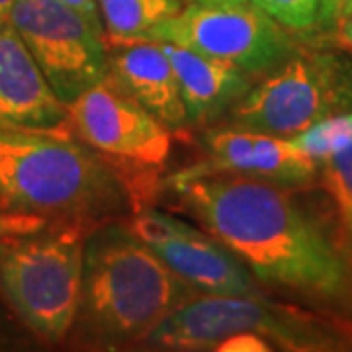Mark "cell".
<instances>
[{
  "instance_id": "1",
  "label": "cell",
  "mask_w": 352,
  "mask_h": 352,
  "mask_svg": "<svg viewBox=\"0 0 352 352\" xmlns=\"http://www.w3.org/2000/svg\"><path fill=\"white\" fill-rule=\"evenodd\" d=\"M170 188L178 208L233 252L254 280L311 302L344 305L351 272L288 190L231 173L173 176Z\"/></svg>"
},
{
  "instance_id": "2",
  "label": "cell",
  "mask_w": 352,
  "mask_h": 352,
  "mask_svg": "<svg viewBox=\"0 0 352 352\" xmlns=\"http://www.w3.org/2000/svg\"><path fill=\"white\" fill-rule=\"evenodd\" d=\"M0 214L96 229L131 219L138 204L126 178L71 131L0 124Z\"/></svg>"
},
{
  "instance_id": "3",
  "label": "cell",
  "mask_w": 352,
  "mask_h": 352,
  "mask_svg": "<svg viewBox=\"0 0 352 352\" xmlns=\"http://www.w3.org/2000/svg\"><path fill=\"white\" fill-rule=\"evenodd\" d=\"M198 296L131 233L127 221H112L87 237L80 300L67 337L88 351L141 344Z\"/></svg>"
},
{
  "instance_id": "4",
  "label": "cell",
  "mask_w": 352,
  "mask_h": 352,
  "mask_svg": "<svg viewBox=\"0 0 352 352\" xmlns=\"http://www.w3.org/2000/svg\"><path fill=\"white\" fill-rule=\"evenodd\" d=\"M252 333L286 351H346L352 337L339 317L270 302L261 294L210 296L184 303L141 344L161 351H210L233 335Z\"/></svg>"
},
{
  "instance_id": "5",
  "label": "cell",
  "mask_w": 352,
  "mask_h": 352,
  "mask_svg": "<svg viewBox=\"0 0 352 352\" xmlns=\"http://www.w3.org/2000/svg\"><path fill=\"white\" fill-rule=\"evenodd\" d=\"M94 229L50 221L0 239V289L41 339L61 342L73 327L85 272V245Z\"/></svg>"
},
{
  "instance_id": "6",
  "label": "cell",
  "mask_w": 352,
  "mask_h": 352,
  "mask_svg": "<svg viewBox=\"0 0 352 352\" xmlns=\"http://www.w3.org/2000/svg\"><path fill=\"white\" fill-rule=\"evenodd\" d=\"M352 112V57L300 45L254 85L223 118L226 124L294 138L329 116Z\"/></svg>"
},
{
  "instance_id": "7",
  "label": "cell",
  "mask_w": 352,
  "mask_h": 352,
  "mask_svg": "<svg viewBox=\"0 0 352 352\" xmlns=\"http://www.w3.org/2000/svg\"><path fill=\"white\" fill-rule=\"evenodd\" d=\"M67 112L71 133L126 178L138 214L143 212L155 190L153 176L170 157L175 133L106 76L67 104Z\"/></svg>"
},
{
  "instance_id": "8",
  "label": "cell",
  "mask_w": 352,
  "mask_h": 352,
  "mask_svg": "<svg viewBox=\"0 0 352 352\" xmlns=\"http://www.w3.org/2000/svg\"><path fill=\"white\" fill-rule=\"evenodd\" d=\"M10 24L65 106L108 73L104 32L61 0H18Z\"/></svg>"
},
{
  "instance_id": "9",
  "label": "cell",
  "mask_w": 352,
  "mask_h": 352,
  "mask_svg": "<svg viewBox=\"0 0 352 352\" xmlns=\"http://www.w3.org/2000/svg\"><path fill=\"white\" fill-rule=\"evenodd\" d=\"M143 41H170L237 65L261 76L300 47V41L252 2L239 6L190 4Z\"/></svg>"
},
{
  "instance_id": "10",
  "label": "cell",
  "mask_w": 352,
  "mask_h": 352,
  "mask_svg": "<svg viewBox=\"0 0 352 352\" xmlns=\"http://www.w3.org/2000/svg\"><path fill=\"white\" fill-rule=\"evenodd\" d=\"M127 227L170 270L200 294H261L252 274L239 258L206 231L153 210H143L133 215Z\"/></svg>"
},
{
  "instance_id": "11",
  "label": "cell",
  "mask_w": 352,
  "mask_h": 352,
  "mask_svg": "<svg viewBox=\"0 0 352 352\" xmlns=\"http://www.w3.org/2000/svg\"><path fill=\"white\" fill-rule=\"evenodd\" d=\"M201 145L208 153V163L196 164L176 176L231 175L261 178L282 188L311 184L321 164L314 161L292 141L264 131L237 126H210L201 133Z\"/></svg>"
},
{
  "instance_id": "12",
  "label": "cell",
  "mask_w": 352,
  "mask_h": 352,
  "mask_svg": "<svg viewBox=\"0 0 352 352\" xmlns=\"http://www.w3.org/2000/svg\"><path fill=\"white\" fill-rule=\"evenodd\" d=\"M106 78L175 135L190 127L175 69L159 41H108Z\"/></svg>"
},
{
  "instance_id": "13",
  "label": "cell",
  "mask_w": 352,
  "mask_h": 352,
  "mask_svg": "<svg viewBox=\"0 0 352 352\" xmlns=\"http://www.w3.org/2000/svg\"><path fill=\"white\" fill-rule=\"evenodd\" d=\"M0 124L71 131L67 106L55 96L10 22L0 28Z\"/></svg>"
},
{
  "instance_id": "14",
  "label": "cell",
  "mask_w": 352,
  "mask_h": 352,
  "mask_svg": "<svg viewBox=\"0 0 352 352\" xmlns=\"http://www.w3.org/2000/svg\"><path fill=\"white\" fill-rule=\"evenodd\" d=\"M175 69L190 127H210L249 92L256 76L237 65L170 41H159Z\"/></svg>"
},
{
  "instance_id": "15",
  "label": "cell",
  "mask_w": 352,
  "mask_h": 352,
  "mask_svg": "<svg viewBox=\"0 0 352 352\" xmlns=\"http://www.w3.org/2000/svg\"><path fill=\"white\" fill-rule=\"evenodd\" d=\"M96 6L110 43L143 41L182 10L180 0H96Z\"/></svg>"
},
{
  "instance_id": "16",
  "label": "cell",
  "mask_w": 352,
  "mask_h": 352,
  "mask_svg": "<svg viewBox=\"0 0 352 352\" xmlns=\"http://www.w3.org/2000/svg\"><path fill=\"white\" fill-rule=\"evenodd\" d=\"M321 182L335 215L333 245L344 261L352 282V145L321 163Z\"/></svg>"
},
{
  "instance_id": "17",
  "label": "cell",
  "mask_w": 352,
  "mask_h": 352,
  "mask_svg": "<svg viewBox=\"0 0 352 352\" xmlns=\"http://www.w3.org/2000/svg\"><path fill=\"white\" fill-rule=\"evenodd\" d=\"M289 139L314 161L325 163L333 155L352 145V112L329 116Z\"/></svg>"
},
{
  "instance_id": "18",
  "label": "cell",
  "mask_w": 352,
  "mask_h": 352,
  "mask_svg": "<svg viewBox=\"0 0 352 352\" xmlns=\"http://www.w3.org/2000/svg\"><path fill=\"white\" fill-rule=\"evenodd\" d=\"M256 8L268 14L289 32H309L317 28L319 0H251Z\"/></svg>"
},
{
  "instance_id": "19",
  "label": "cell",
  "mask_w": 352,
  "mask_h": 352,
  "mask_svg": "<svg viewBox=\"0 0 352 352\" xmlns=\"http://www.w3.org/2000/svg\"><path fill=\"white\" fill-rule=\"evenodd\" d=\"M50 221L39 215L0 214V239L10 237V235H20V233H32Z\"/></svg>"
},
{
  "instance_id": "20",
  "label": "cell",
  "mask_w": 352,
  "mask_h": 352,
  "mask_svg": "<svg viewBox=\"0 0 352 352\" xmlns=\"http://www.w3.org/2000/svg\"><path fill=\"white\" fill-rule=\"evenodd\" d=\"M352 12V0H331L327 10L319 16L317 28L321 30H339L342 20Z\"/></svg>"
},
{
  "instance_id": "21",
  "label": "cell",
  "mask_w": 352,
  "mask_h": 352,
  "mask_svg": "<svg viewBox=\"0 0 352 352\" xmlns=\"http://www.w3.org/2000/svg\"><path fill=\"white\" fill-rule=\"evenodd\" d=\"M61 2L67 4V6H71V8H75V10H78V12L87 18L90 24L96 25L98 30L104 32V25H102V18L100 14H98L96 0H61Z\"/></svg>"
},
{
  "instance_id": "22",
  "label": "cell",
  "mask_w": 352,
  "mask_h": 352,
  "mask_svg": "<svg viewBox=\"0 0 352 352\" xmlns=\"http://www.w3.org/2000/svg\"><path fill=\"white\" fill-rule=\"evenodd\" d=\"M190 4H200V6H239L247 4L251 0H188Z\"/></svg>"
},
{
  "instance_id": "23",
  "label": "cell",
  "mask_w": 352,
  "mask_h": 352,
  "mask_svg": "<svg viewBox=\"0 0 352 352\" xmlns=\"http://www.w3.org/2000/svg\"><path fill=\"white\" fill-rule=\"evenodd\" d=\"M337 32H339L340 39H342L344 43H349V45L352 47V12L342 20V24L339 25V30H337Z\"/></svg>"
},
{
  "instance_id": "24",
  "label": "cell",
  "mask_w": 352,
  "mask_h": 352,
  "mask_svg": "<svg viewBox=\"0 0 352 352\" xmlns=\"http://www.w3.org/2000/svg\"><path fill=\"white\" fill-rule=\"evenodd\" d=\"M18 0H0V28L10 22V14Z\"/></svg>"
},
{
  "instance_id": "25",
  "label": "cell",
  "mask_w": 352,
  "mask_h": 352,
  "mask_svg": "<svg viewBox=\"0 0 352 352\" xmlns=\"http://www.w3.org/2000/svg\"><path fill=\"white\" fill-rule=\"evenodd\" d=\"M329 2H331V0H319V16L325 12V10H327ZM317 22H319V20H317Z\"/></svg>"
}]
</instances>
